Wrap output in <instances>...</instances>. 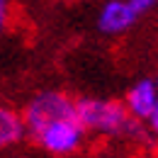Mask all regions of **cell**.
I'll return each mask as SVG.
<instances>
[{"mask_svg": "<svg viewBox=\"0 0 158 158\" xmlns=\"http://www.w3.org/2000/svg\"><path fill=\"white\" fill-rule=\"evenodd\" d=\"M76 117L85 127V131H93V134L134 136V139L151 136L148 131L141 129V124L136 119L129 117L124 102L102 100V98H80V100H76Z\"/></svg>", "mask_w": 158, "mask_h": 158, "instance_id": "6da1fadb", "label": "cell"}, {"mask_svg": "<svg viewBox=\"0 0 158 158\" xmlns=\"http://www.w3.org/2000/svg\"><path fill=\"white\" fill-rule=\"evenodd\" d=\"M22 117L27 122V131L34 136L49 124L66 117H76V100H71L61 90H44L24 105Z\"/></svg>", "mask_w": 158, "mask_h": 158, "instance_id": "7a4b0ae2", "label": "cell"}, {"mask_svg": "<svg viewBox=\"0 0 158 158\" xmlns=\"http://www.w3.org/2000/svg\"><path fill=\"white\" fill-rule=\"evenodd\" d=\"M83 139H85V127L78 122V117L59 119V122L49 124L46 129H41L39 134H34L37 146L56 158H66L76 153L83 146Z\"/></svg>", "mask_w": 158, "mask_h": 158, "instance_id": "3957f363", "label": "cell"}, {"mask_svg": "<svg viewBox=\"0 0 158 158\" xmlns=\"http://www.w3.org/2000/svg\"><path fill=\"white\" fill-rule=\"evenodd\" d=\"M153 0H110L98 12V29L102 34H124L136 24L148 10Z\"/></svg>", "mask_w": 158, "mask_h": 158, "instance_id": "277c9868", "label": "cell"}, {"mask_svg": "<svg viewBox=\"0 0 158 158\" xmlns=\"http://www.w3.org/2000/svg\"><path fill=\"white\" fill-rule=\"evenodd\" d=\"M124 107H127L131 119L148 124V119L153 117V112L158 107V83L151 78L136 80L124 95Z\"/></svg>", "mask_w": 158, "mask_h": 158, "instance_id": "5b68a950", "label": "cell"}, {"mask_svg": "<svg viewBox=\"0 0 158 158\" xmlns=\"http://www.w3.org/2000/svg\"><path fill=\"white\" fill-rule=\"evenodd\" d=\"M27 134V122L20 112L2 107L0 110V143L2 146H15Z\"/></svg>", "mask_w": 158, "mask_h": 158, "instance_id": "8992f818", "label": "cell"}, {"mask_svg": "<svg viewBox=\"0 0 158 158\" xmlns=\"http://www.w3.org/2000/svg\"><path fill=\"white\" fill-rule=\"evenodd\" d=\"M148 134L158 141V107H156V112H153V117L148 119Z\"/></svg>", "mask_w": 158, "mask_h": 158, "instance_id": "52a82bcc", "label": "cell"}, {"mask_svg": "<svg viewBox=\"0 0 158 158\" xmlns=\"http://www.w3.org/2000/svg\"><path fill=\"white\" fill-rule=\"evenodd\" d=\"M139 158H153V156H139Z\"/></svg>", "mask_w": 158, "mask_h": 158, "instance_id": "ba28073f", "label": "cell"}, {"mask_svg": "<svg viewBox=\"0 0 158 158\" xmlns=\"http://www.w3.org/2000/svg\"><path fill=\"white\" fill-rule=\"evenodd\" d=\"M156 83H158V76H156Z\"/></svg>", "mask_w": 158, "mask_h": 158, "instance_id": "9c48e42d", "label": "cell"}]
</instances>
